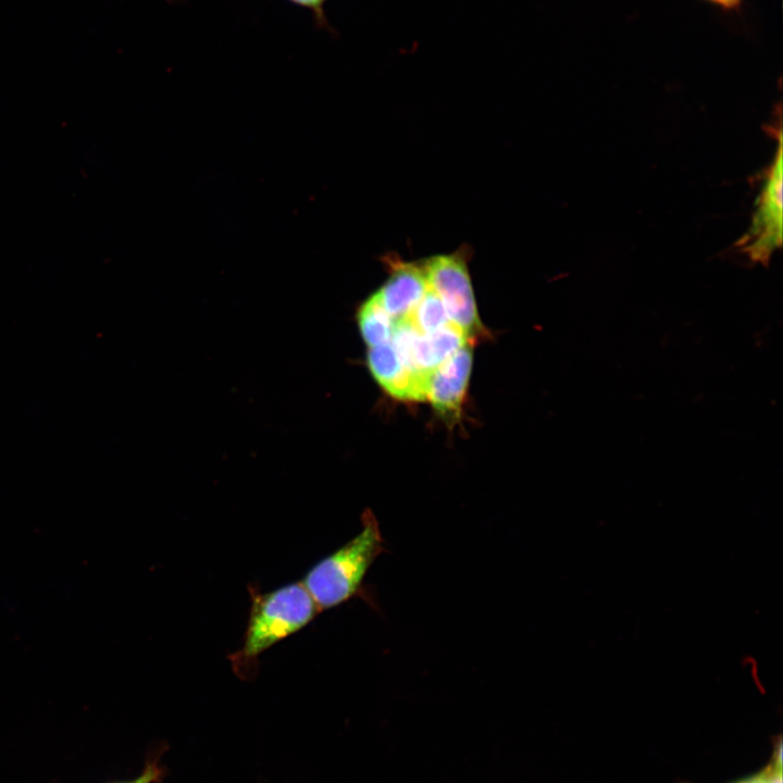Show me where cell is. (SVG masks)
<instances>
[{"mask_svg": "<svg viewBox=\"0 0 783 783\" xmlns=\"http://www.w3.org/2000/svg\"><path fill=\"white\" fill-rule=\"evenodd\" d=\"M394 322L395 320L385 310L376 293L358 308V327L369 348L390 340Z\"/></svg>", "mask_w": 783, "mask_h": 783, "instance_id": "obj_7", "label": "cell"}, {"mask_svg": "<svg viewBox=\"0 0 783 783\" xmlns=\"http://www.w3.org/2000/svg\"><path fill=\"white\" fill-rule=\"evenodd\" d=\"M361 531L345 545L319 560L304 574V585L320 611L365 596L364 577L385 550L380 524L370 509L361 515Z\"/></svg>", "mask_w": 783, "mask_h": 783, "instance_id": "obj_2", "label": "cell"}, {"mask_svg": "<svg viewBox=\"0 0 783 783\" xmlns=\"http://www.w3.org/2000/svg\"><path fill=\"white\" fill-rule=\"evenodd\" d=\"M250 610L241 646L228 660L233 671L243 679L259 670V657L269 648L308 625L321 612L299 582H291L261 593L248 586Z\"/></svg>", "mask_w": 783, "mask_h": 783, "instance_id": "obj_1", "label": "cell"}, {"mask_svg": "<svg viewBox=\"0 0 783 783\" xmlns=\"http://www.w3.org/2000/svg\"><path fill=\"white\" fill-rule=\"evenodd\" d=\"M408 318L421 334H431L449 322L442 300L430 286Z\"/></svg>", "mask_w": 783, "mask_h": 783, "instance_id": "obj_8", "label": "cell"}, {"mask_svg": "<svg viewBox=\"0 0 783 783\" xmlns=\"http://www.w3.org/2000/svg\"><path fill=\"white\" fill-rule=\"evenodd\" d=\"M366 362L375 381L399 400L426 399L430 376L409 370L390 341L369 348Z\"/></svg>", "mask_w": 783, "mask_h": 783, "instance_id": "obj_5", "label": "cell"}, {"mask_svg": "<svg viewBox=\"0 0 783 783\" xmlns=\"http://www.w3.org/2000/svg\"><path fill=\"white\" fill-rule=\"evenodd\" d=\"M734 783H782V745L776 747L770 763L760 772Z\"/></svg>", "mask_w": 783, "mask_h": 783, "instance_id": "obj_9", "label": "cell"}, {"mask_svg": "<svg viewBox=\"0 0 783 783\" xmlns=\"http://www.w3.org/2000/svg\"><path fill=\"white\" fill-rule=\"evenodd\" d=\"M166 1H169V2H176L177 0H166Z\"/></svg>", "mask_w": 783, "mask_h": 783, "instance_id": "obj_13", "label": "cell"}, {"mask_svg": "<svg viewBox=\"0 0 783 783\" xmlns=\"http://www.w3.org/2000/svg\"><path fill=\"white\" fill-rule=\"evenodd\" d=\"M389 277L376 295L394 320L408 316L428 289L423 264L389 260Z\"/></svg>", "mask_w": 783, "mask_h": 783, "instance_id": "obj_6", "label": "cell"}, {"mask_svg": "<svg viewBox=\"0 0 783 783\" xmlns=\"http://www.w3.org/2000/svg\"><path fill=\"white\" fill-rule=\"evenodd\" d=\"M423 264L428 286L437 294L450 322L470 339L483 332L465 260L460 253L439 254Z\"/></svg>", "mask_w": 783, "mask_h": 783, "instance_id": "obj_3", "label": "cell"}, {"mask_svg": "<svg viewBox=\"0 0 783 783\" xmlns=\"http://www.w3.org/2000/svg\"><path fill=\"white\" fill-rule=\"evenodd\" d=\"M148 781H149V780H147V775H145L142 779H140V780L136 781V782H132V783H148Z\"/></svg>", "mask_w": 783, "mask_h": 783, "instance_id": "obj_12", "label": "cell"}, {"mask_svg": "<svg viewBox=\"0 0 783 783\" xmlns=\"http://www.w3.org/2000/svg\"><path fill=\"white\" fill-rule=\"evenodd\" d=\"M289 2L307 9L313 15L314 22L318 26L328 28L326 16L324 13V5L326 0H288Z\"/></svg>", "mask_w": 783, "mask_h": 783, "instance_id": "obj_10", "label": "cell"}, {"mask_svg": "<svg viewBox=\"0 0 783 783\" xmlns=\"http://www.w3.org/2000/svg\"><path fill=\"white\" fill-rule=\"evenodd\" d=\"M473 359V343L469 341L437 366L430 376L426 399L447 421L459 419Z\"/></svg>", "mask_w": 783, "mask_h": 783, "instance_id": "obj_4", "label": "cell"}, {"mask_svg": "<svg viewBox=\"0 0 783 783\" xmlns=\"http://www.w3.org/2000/svg\"><path fill=\"white\" fill-rule=\"evenodd\" d=\"M711 1H713L720 5L730 8V7L737 4L741 0H711Z\"/></svg>", "mask_w": 783, "mask_h": 783, "instance_id": "obj_11", "label": "cell"}]
</instances>
